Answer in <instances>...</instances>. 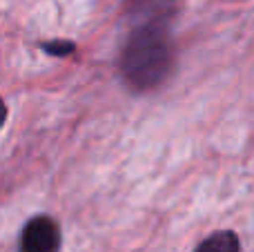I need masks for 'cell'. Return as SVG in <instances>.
<instances>
[{
  "instance_id": "1",
  "label": "cell",
  "mask_w": 254,
  "mask_h": 252,
  "mask_svg": "<svg viewBox=\"0 0 254 252\" xmlns=\"http://www.w3.org/2000/svg\"><path fill=\"white\" fill-rule=\"evenodd\" d=\"M174 0H127L131 20L119 58L121 76L134 92H152L172 76L176 47L172 38Z\"/></svg>"
},
{
  "instance_id": "3",
  "label": "cell",
  "mask_w": 254,
  "mask_h": 252,
  "mask_svg": "<svg viewBox=\"0 0 254 252\" xmlns=\"http://www.w3.org/2000/svg\"><path fill=\"white\" fill-rule=\"evenodd\" d=\"M194 252H241V241L234 230H219L205 237Z\"/></svg>"
},
{
  "instance_id": "4",
  "label": "cell",
  "mask_w": 254,
  "mask_h": 252,
  "mask_svg": "<svg viewBox=\"0 0 254 252\" xmlns=\"http://www.w3.org/2000/svg\"><path fill=\"white\" fill-rule=\"evenodd\" d=\"M40 49H43L45 54H49V56H56V58H67L71 56V54L76 52V45L69 43V40H47V43L40 45Z\"/></svg>"
},
{
  "instance_id": "2",
  "label": "cell",
  "mask_w": 254,
  "mask_h": 252,
  "mask_svg": "<svg viewBox=\"0 0 254 252\" xmlns=\"http://www.w3.org/2000/svg\"><path fill=\"white\" fill-rule=\"evenodd\" d=\"M63 244L61 226L47 214L31 217L20 235L18 252H58Z\"/></svg>"
}]
</instances>
